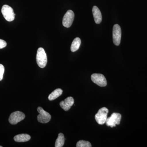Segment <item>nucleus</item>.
<instances>
[{
    "label": "nucleus",
    "instance_id": "1",
    "mask_svg": "<svg viewBox=\"0 0 147 147\" xmlns=\"http://www.w3.org/2000/svg\"><path fill=\"white\" fill-rule=\"evenodd\" d=\"M36 60L38 65L40 68H44L47 65V56L45 50L42 47H40L37 52Z\"/></svg>",
    "mask_w": 147,
    "mask_h": 147
},
{
    "label": "nucleus",
    "instance_id": "2",
    "mask_svg": "<svg viewBox=\"0 0 147 147\" xmlns=\"http://www.w3.org/2000/svg\"><path fill=\"white\" fill-rule=\"evenodd\" d=\"M108 109L103 107L98 110L97 114L95 116V119L98 123L103 125L106 122L108 118Z\"/></svg>",
    "mask_w": 147,
    "mask_h": 147
},
{
    "label": "nucleus",
    "instance_id": "3",
    "mask_svg": "<svg viewBox=\"0 0 147 147\" xmlns=\"http://www.w3.org/2000/svg\"><path fill=\"white\" fill-rule=\"evenodd\" d=\"M1 12L5 20L7 21H13L15 18V13L13 9L9 5H4L2 8Z\"/></svg>",
    "mask_w": 147,
    "mask_h": 147
},
{
    "label": "nucleus",
    "instance_id": "4",
    "mask_svg": "<svg viewBox=\"0 0 147 147\" xmlns=\"http://www.w3.org/2000/svg\"><path fill=\"white\" fill-rule=\"evenodd\" d=\"M121 115L118 113H113L110 117L107 118L106 121L107 126L113 127H115L116 125H119L120 123Z\"/></svg>",
    "mask_w": 147,
    "mask_h": 147
},
{
    "label": "nucleus",
    "instance_id": "5",
    "mask_svg": "<svg viewBox=\"0 0 147 147\" xmlns=\"http://www.w3.org/2000/svg\"><path fill=\"white\" fill-rule=\"evenodd\" d=\"M37 111L39 114L37 116L38 122L42 123H46L50 121L51 116L49 113L46 112L40 107L38 108Z\"/></svg>",
    "mask_w": 147,
    "mask_h": 147
},
{
    "label": "nucleus",
    "instance_id": "6",
    "mask_svg": "<svg viewBox=\"0 0 147 147\" xmlns=\"http://www.w3.org/2000/svg\"><path fill=\"white\" fill-rule=\"evenodd\" d=\"M92 81L94 84L100 87H105L107 86V82L106 78L103 74L94 73L91 75Z\"/></svg>",
    "mask_w": 147,
    "mask_h": 147
},
{
    "label": "nucleus",
    "instance_id": "7",
    "mask_svg": "<svg viewBox=\"0 0 147 147\" xmlns=\"http://www.w3.org/2000/svg\"><path fill=\"white\" fill-rule=\"evenodd\" d=\"M26 116L25 114L20 111H16L11 114L9 121L11 124L15 125L23 120Z\"/></svg>",
    "mask_w": 147,
    "mask_h": 147
},
{
    "label": "nucleus",
    "instance_id": "8",
    "mask_svg": "<svg viewBox=\"0 0 147 147\" xmlns=\"http://www.w3.org/2000/svg\"><path fill=\"white\" fill-rule=\"evenodd\" d=\"M113 42L115 45L118 46L121 42V30L118 24H115L113 26Z\"/></svg>",
    "mask_w": 147,
    "mask_h": 147
},
{
    "label": "nucleus",
    "instance_id": "9",
    "mask_svg": "<svg viewBox=\"0 0 147 147\" xmlns=\"http://www.w3.org/2000/svg\"><path fill=\"white\" fill-rule=\"evenodd\" d=\"M74 18V13L71 10H69L67 11L63 16V25L67 28H69L72 23Z\"/></svg>",
    "mask_w": 147,
    "mask_h": 147
},
{
    "label": "nucleus",
    "instance_id": "10",
    "mask_svg": "<svg viewBox=\"0 0 147 147\" xmlns=\"http://www.w3.org/2000/svg\"><path fill=\"white\" fill-rule=\"evenodd\" d=\"M74 103V99L71 96L67 98L63 101L60 102V105L61 108L65 111H68L71 108Z\"/></svg>",
    "mask_w": 147,
    "mask_h": 147
},
{
    "label": "nucleus",
    "instance_id": "11",
    "mask_svg": "<svg viewBox=\"0 0 147 147\" xmlns=\"http://www.w3.org/2000/svg\"><path fill=\"white\" fill-rule=\"evenodd\" d=\"M92 13L95 22L96 24H100L102 21V15L99 9L94 6L92 8Z\"/></svg>",
    "mask_w": 147,
    "mask_h": 147
},
{
    "label": "nucleus",
    "instance_id": "12",
    "mask_svg": "<svg viewBox=\"0 0 147 147\" xmlns=\"http://www.w3.org/2000/svg\"><path fill=\"white\" fill-rule=\"evenodd\" d=\"M31 139L30 136L27 134H19L14 137V141L17 142H24L29 141Z\"/></svg>",
    "mask_w": 147,
    "mask_h": 147
},
{
    "label": "nucleus",
    "instance_id": "13",
    "mask_svg": "<svg viewBox=\"0 0 147 147\" xmlns=\"http://www.w3.org/2000/svg\"><path fill=\"white\" fill-rule=\"evenodd\" d=\"M62 93L63 90L61 89H57L49 95L48 98V99L50 100H55L59 96H60L62 94Z\"/></svg>",
    "mask_w": 147,
    "mask_h": 147
},
{
    "label": "nucleus",
    "instance_id": "14",
    "mask_svg": "<svg viewBox=\"0 0 147 147\" xmlns=\"http://www.w3.org/2000/svg\"><path fill=\"white\" fill-rule=\"evenodd\" d=\"M81 44V40L79 38L77 37L71 43V50L72 52H75L79 49Z\"/></svg>",
    "mask_w": 147,
    "mask_h": 147
},
{
    "label": "nucleus",
    "instance_id": "15",
    "mask_svg": "<svg viewBox=\"0 0 147 147\" xmlns=\"http://www.w3.org/2000/svg\"><path fill=\"white\" fill-rule=\"evenodd\" d=\"M65 137L63 134L62 133H59L58 134L57 139L55 142V147H62L65 143Z\"/></svg>",
    "mask_w": 147,
    "mask_h": 147
},
{
    "label": "nucleus",
    "instance_id": "16",
    "mask_svg": "<svg viewBox=\"0 0 147 147\" xmlns=\"http://www.w3.org/2000/svg\"><path fill=\"white\" fill-rule=\"evenodd\" d=\"M76 146L77 147H91L92 145L90 142L88 141L81 140L77 142Z\"/></svg>",
    "mask_w": 147,
    "mask_h": 147
},
{
    "label": "nucleus",
    "instance_id": "17",
    "mask_svg": "<svg viewBox=\"0 0 147 147\" xmlns=\"http://www.w3.org/2000/svg\"><path fill=\"white\" fill-rule=\"evenodd\" d=\"M4 71V67L3 65L0 64V81H1L3 79V76Z\"/></svg>",
    "mask_w": 147,
    "mask_h": 147
},
{
    "label": "nucleus",
    "instance_id": "18",
    "mask_svg": "<svg viewBox=\"0 0 147 147\" xmlns=\"http://www.w3.org/2000/svg\"><path fill=\"white\" fill-rule=\"evenodd\" d=\"M7 46V42L3 40L0 39V49H3Z\"/></svg>",
    "mask_w": 147,
    "mask_h": 147
},
{
    "label": "nucleus",
    "instance_id": "19",
    "mask_svg": "<svg viewBox=\"0 0 147 147\" xmlns=\"http://www.w3.org/2000/svg\"><path fill=\"white\" fill-rule=\"evenodd\" d=\"M0 147H2V146H0Z\"/></svg>",
    "mask_w": 147,
    "mask_h": 147
}]
</instances>
